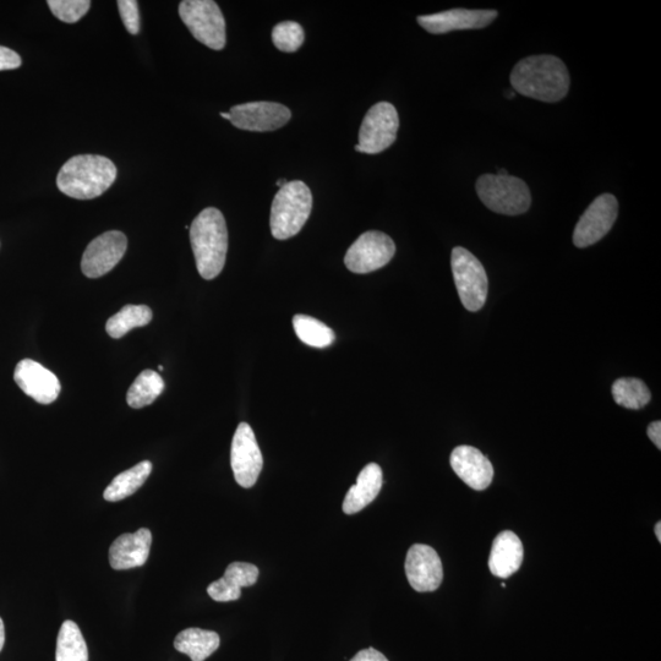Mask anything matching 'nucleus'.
<instances>
[{
    "mask_svg": "<svg viewBox=\"0 0 661 661\" xmlns=\"http://www.w3.org/2000/svg\"><path fill=\"white\" fill-rule=\"evenodd\" d=\"M513 90L546 103L564 100L570 90V74L555 56H532L516 64L511 74Z\"/></svg>",
    "mask_w": 661,
    "mask_h": 661,
    "instance_id": "f257e3e1",
    "label": "nucleus"
},
{
    "mask_svg": "<svg viewBox=\"0 0 661 661\" xmlns=\"http://www.w3.org/2000/svg\"><path fill=\"white\" fill-rule=\"evenodd\" d=\"M190 243L196 267L204 280L216 278L226 265L228 229L220 210L201 211L190 227Z\"/></svg>",
    "mask_w": 661,
    "mask_h": 661,
    "instance_id": "f03ea898",
    "label": "nucleus"
},
{
    "mask_svg": "<svg viewBox=\"0 0 661 661\" xmlns=\"http://www.w3.org/2000/svg\"><path fill=\"white\" fill-rule=\"evenodd\" d=\"M117 167L100 155H79L70 158L60 168L57 187L64 195L76 200L98 198L116 182Z\"/></svg>",
    "mask_w": 661,
    "mask_h": 661,
    "instance_id": "7ed1b4c3",
    "label": "nucleus"
},
{
    "mask_svg": "<svg viewBox=\"0 0 661 661\" xmlns=\"http://www.w3.org/2000/svg\"><path fill=\"white\" fill-rule=\"evenodd\" d=\"M313 210V195L307 184L294 180L278 191L271 206L272 236L286 240L297 236Z\"/></svg>",
    "mask_w": 661,
    "mask_h": 661,
    "instance_id": "20e7f679",
    "label": "nucleus"
},
{
    "mask_svg": "<svg viewBox=\"0 0 661 661\" xmlns=\"http://www.w3.org/2000/svg\"><path fill=\"white\" fill-rule=\"evenodd\" d=\"M477 194L489 210L500 215L517 216L532 205L531 191L522 179L484 174L477 182Z\"/></svg>",
    "mask_w": 661,
    "mask_h": 661,
    "instance_id": "39448f33",
    "label": "nucleus"
},
{
    "mask_svg": "<svg viewBox=\"0 0 661 661\" xmlns=\"http://www.w3.org/2000/svg\"><path fill=\"white\" fill-rule=\"evenodd\" d=\"M179 16L196 40L215 51L226 47V20L212 0H184Z\"/></svg>",
    "mask_w": 661,
    "mask_h": 661,
    "instance_id": "423d86ee",
    "label": "nucleus"
},
{
    "mask_svg": "<svg viewBox=\"0 0 661 661\" xmlns=\"http://www.w3.org/2000/svg\"><path fill=\"white\" fill-rule=\"evenodd\" d=\"M453 278L463 307L478 311L488 298V276L482 262L467 249L457 247L451 255Z\"/></svg>",
    "mask_w": 661,
    "mask_h": 661,
    "instance_id": "0eeeda50",
    "label": "nucleus"
},
{
    "mask_svg": "<svg viewBox=\"0 0 661 661\" xmlns=\"http://www.w3.org/2000/svg\"><path fill=\"white\" fill-rule=\"evenodd\" d=\"M400 118L389 102H379L369 109L359 130V144L355 151L376 155L384 152L397 139Z\"/></svg>",
    "mask_w": 661,
    "mask_h": 661,
    "instance_id": "6e6552de",
    "label": "nucleus"
},
{
    "mask_svg": "<svg viewBox=\"0 0 661 661\" xmlns=\"http://www.w3.org/2000/svg\"><path fill=\"white\" fill-rule=\"evenodd\" d=\"M395 254L396 245L387 234L369 231L362 234L348 249L344 264L349 271L364 275L382 269Z\"/></svg>",
    "mask_w": 661,
    "mask_h": 661,
    "instance_id": "1a4fd4ad",
    "label": "nucleus"
},
{
    "mask_svg": "<svg viewBox=\"0 0 661 661\" xmlns=\"http://www.w3.org/2000/svg\"><path fill=\"white\" fill-rule=\"evenodd\" d=\"M231 466L237 483L244 489L253 488L264 467V458L253 428L240 423L233 436Z\"/></svg>",
    "mask_w": 661,
    "mask_h": 661,
    "instance_id": "9d476101",
    "label": "nucleus"
},
{
    "mask_svg": "<svg viewBox=\"0 0 661 661\" xmlns=\"http://www.w3.org/2000/svg\"><path fill=\"white\" fill-rule=\"evenodd\" d=\"M617 216H619V202L615 196L600 195L579 218L573 233V243L577 248H587L598 243L613 228Z\"/></svg>",
    "mask_w": 661,
    "mask_h": 661,
    "instance_id": "9b49d317",
    "label": "nucleus"
},
{
    "mask_svg": "<svg viewBox=\"0 0 661 661\" xmlns=\"http://www.w3.org/2000/svg\"><path fill=\"white\" fill-rule=\"evenodd\" d=\"M128 248L125 234L111 231L92 240L81 260V270L86 277L100 278L107 275L123 259Z\"/></svg>",
    "mask_w": 661,
    "mask_h": 661,
    "instance_id": "f8f14e48",
    "label": "nucleus"
},
{
    "mask_svg": "<svg viewBox=\"0 0 661 661\" xmlns=\"http://www.w3.org/2000/svg\"><path fill=\"white\" fill-rule=\"evenodd\" d=\"M231 123L242 130L265 133L280 129L292 118L286 106L276 102H250L231 109Z\"/></svg>",
    "mask_w": 661,
    "mask_h": 661,
    "instance_id": "ddd939ff",
    "label": "nucleus"
},
{
    "mask_svg": "<svg viewBox=\"0 0 661 661\" xmlns=\"http://www.w3.org/2000/svg\"><path fill=\"white\" fill-rule=\"evenodd\" d=\"M406 575L414 591L434 592L444 579L442 562L431 546L415 544L408 550Z\"/></svg>",
    "mask_w": 661,
    "mask_h": 661,
    "instance_id": "4468645a",
    "label": "nucleus"
},
{
    "mask_svg": "<svg viewBox=\"0 0 661 661\" xmlns=\"http://www.w3.org/2000/svg\"><path fill=\"white\" fill-rule=\"evenodd\" d=\"M496 10L452 9L447 12L419 16L418 23L434 35L458 30H479L497 18Z\"/></svg>",
    "mask_w": 661,
    "mask_h": 661,
    "instance_id": "2eb2a0df",
    "label": "nucleus"
},
{
    "mask_svg": "<svg viewBox=\"0 0 661 661\" xmlns=\"http://www.w3.org/2000/svg\"><path fill=\"white\" fill-rule=\"evenodd\" d=\"M14 380L25 395L41 404L57 401L62 386L56 375L35 360L24 359L16 365Z\"/></svg>",
    "mask_w": 661,
    "mask_h": 661,
    "instance_id": "dca6fc26",
    "label": "nucleus"
},
{
    "mask_svg": "<svg viewBox=\"0 0 661 661\" xmlns=\"http://www.w3.org/2000/svg\"><path fill=\"white\" fill-rule=\"evenodd\" d=\"M450 463L458 478L471 489L483 491L493 483V464L475 447H456L451 453Z\"/></svg>",
    "mask_w": 661,
    "mask_h": 661,
    "instance_id": "f3484780",
    "label": "nucleus"
},
{
    "mask_svg": "<svg viewBox=\"0 0 661 661\" xmlns=\"http://www.w3.org/2000/svg\"><path fill=\"white\" fill-rule=\"evenodd\" d=\"M152 534L141 528L134 534H123L109 549V564L117 571L141 567L149 559Z\"/></svg>",
    "mask_w": 661,
    "mask_h": 661,
    "instance_id": "a211bd4d",
    "label": "nucleus"
},
{
    "mask_svg": "<svg viewBox=\"0 0 661 661\" xmlns=\"http://www.w3.org/2000/svg\"><path fill=\"white\" fill-rule=\"evenodd\" d=\"M258 579V567L247 562H233L225 576L210 584L207 593L215 602H234L242 597V588L254 586Z\"/></svg>",
    "mask_w": 661,
    "mask_h": 661,
    "instance_id": "6ab92c4d",
    "label": "nucleus"
},
{
    "mask_svg": "<svg viewBox=\"0 0 661 661\" xmlns=\"http://www.w3.org/2000/svg\"><path fill=\"white\" fill-rule=\"evenodd\" d=\"M524 550L521 539L511 531L497 535L489 557L490 572L495 577L508 578L520 570Z\"/></svg>",
    "mask_w": 661,
    "mask_h": 661,
    "instance_id": "aec40b11",
    "label": "nucleus"
},
{
    "mask_svg": "<svg viewBox=\"0 0 661 661\" xmlns=\"http://www.w3.org/2000/svg\"><path fill=\"white\" fill-rule=\"evenodd\" d=\"M382 488V469L379 464L370 463L359 473L357 484L348 490L343 501V512L355 515L370 505L380 494Z\"/></svg>",
    "mask_w": 661,
    "mask_h": 661,
    "instance_id": "412c9836",
    "label": "nucleus"
},
{
    "mask_svg": "<svg viewBox=\"0 0 661 661\" xmlns=\"http://www.w3.org/2000/svg\"><path fill=\"white\" fill-rule=\"evenodd\" d=\"M221 638L213 631L187 628L174 641L178 652L188 655L191 661H205L220 647Z\"/></svg>",
    "mask_w": 661,
    "mask_h": 661,
    "instance_id": "4be33fe9",
    "label": "nucleus"
},
{
    "mask_svg": "<svg viewBox=\"0 0 661 661\" xmlns=\"http://www.w3.org/2000/svg\"><path fill=\"white\" fill-rule=\"evenodd\" d=\"M152 468L154 466H152L150 461H142L136 464L135 467L128 469V471L120 473L107 486L103 497L109 502L127 499V497L135 494L145 484L147 478L152 473Z\"/></svg>",
    "mask_w": 661,
    "mask_h": 661,
    "instance_id": "5701e85b",
    "label": "nucleus"
},
{
    "mask_svg": "<svg viewBox=\"0 0 661 661\" xmlns=\"http://www.w3.org/2000/svg\"><path fill=\"white\" fill-rule=\"evenodd\" d=\"M152 318L154 314L146 305H125L107 321L106 330L114 340H119L131 330L149 325Z\"/></svg>",
    "mask_w": 661,
    "mask_h": 661,
    "instance_id": "b1692460",
    "label": "nucleus"
},
{
    "mask_svg": "<svg viewBox=\"0 0 661 661\" xmlns=\"http://www.w3.org/2000/svg\"><path fill=\"white\" fill-rule=\"evenodd\" d=\"M56 661H89V649L83 633L74 621H65L60 627Z\"/></svg>",
    "mask_w": 661,
    "mask_h": 661,
    "instance_id": "393cba45",
    "label": "nucleus"
},
{
    "mask_svg": "<svg viewBox=\"0 0 661 661\" xmlns=\"http://www.w3.org/2000/svg\"><path fill=\"white\" fill-rule=\"evenodd\" d=\"M165 390V381L154 370H145L130 386L127 395L129 407L140 409L154 403Z\"/></svg>",
    "mask_w": 661,
    "mask_h": 661,
    "instance_id": "a878e982",
    "label": "nucleus"
},
{
    "mask_svg": "<svg viewBox=\"0 0 661 661\" xmlns=\"http://www.w3.org/2000/svg\"><path fill=\"white\" fill-rule=\"evenodd\" d=\"M294 331L300 341L314 348L330 347L335 342V332L324 322L308 315H296L293 318Z\"/></svg>",
    "mask_w": 661,
    "mask_h": 661,
    "instance_id": "bb28decb",
    "label": "nucleus"
},
{
    "mask_svg": "<svg viewBox=\"0 0 661 661\" xmlns=\"http://www.w3.org/2000/svg\"><path fill=\"white\" fill-rule=\"evenodd\" d=\"M613 397L619 406L638 411L647 406L652 393L642 380L622 378L614 382Z\"/></svg>",
    "mask_w": 661,
    "mask_h": 661,
    "instance_id": "cd10ccee",
    "label": "nucleus"
},
{
    "mask_svg": "<svg viewBox=\"0 0 661 661\" xmlns=\"http://www.w3.org/2000/svg\"><path fill=\"white\" fill-rule=\"evenodd\" d=\"M304 30L302 25L294 21H283L272 30V41L281 52H297L304 43Z\"/></svg>",
    "mask_w": 661,
    "mask_h": 661,
    "instance_id": "c85d7f7f",
    "label": "nucleus"
},
{
    "mask_svg": "<svg viewBox=\"0 0 661 661\" xmlns=\"http://www.w3.org/2000/svg\"><path fill=\"white\" fill-rule=\"evenodd\" d=\"M49 9L63 23L75 24L89 12L90 0H48Z\"/></svg>",
    "mask_w": 661,
    "mask_h": 661,
    "instance_id": "c756f323",
    "label": "nucleus"
},
{
    "mask_svg": "<svg viewBox=\"0 0 661 661\" xmlns=\"http://www.w3.org/2000/svg\"><path fill=\"white\" fill-rule=\"evenodd\" d=\"M118 8L125 29L131 35H138L141 27L139 3L135 0H119Z\"/></svg>",
    "mask_w": 661,
    "mask_h": 661,
    "instance_id": "7c9ffc66",
    "label": "nucleus"
},
{
    "mask_svg": "<svg viewBox=\"0 0 661 661\" xmlns=\"http://www.w3.org/2000/svg\"><path fill=\"white\" fill-rule=\"evenodd\" d=\"M20 65L21 58L18 53L0 46V71L18 69Z\"/></svg>",
    "mask_w": 661,
    "mask_h": 661,
    "instance_id": "2f4dec72",
    "label": "nucleus"
},
{
    "mask_svg": "<svg viewBox=\"0 0 661 661\" xmlns=\"http://www.w3.org/2000/svg\"><path fill=\"white\" fill-rule=\"evenodd\" d=\"M351 661H389L384 654L374 648L360 650Z\"/></svg>",
    "mask_w": 661,
    "mask_h": 661,
    "instance_id": "473e14b6",
    "label": "nucleus"
},
{
    "mask_svg": "<svg viewBox=\"0 0 661 661\" xmlns=\"http://www.w3.org/2000/svg\"><path fill=\"white\" fill-rule=\"evenodd\" d=\"M648 436L649 439L653 441V444L661 449V423L653 422L648 426Z\"/></svg>",
    "mask_w": 661,
    "mask_h": 661,
    "instance_id": "72a5a7b5",
    "label": "nucleus"
},
{
    "mask_svg": "<svg viewBox=\"0 0 661 661\" xmlns=\"http://www.w3.org/2000/svg\"><path fill=\"white\" fill-rule=\"evenodd\" d=\"M5 643V627L4 622L0 619V652H2Z\"/></svg>",
    "mask_w": 661,
    "mask_h": 661,
    "instance_id": "f704fd0d",
    "label": "nucleus"
},
{
    "mask_svg": "<svg viewBox=\"0 0 661 661\" xmlns=\"http://www.w3.org/2000/svg\"><path fill=\"white\" fill-rule=\"evenodd\" d=\"M655 535H657L658 542H661V523L658 522L657 526H655Z\"/></svg>",
    "mask_w": 661,
    "mask_h": 661,
    "instance_id": "c9c22d12",
    "label": "nucleus"
},
{
    "mask_svg": "<svg viewBox=\"0 0 661 661\" xmlns=\"http://www.w3.org/2000/svg\"><path fill=\"white\" fill-rule=\"evenodd\" d=\"M287 183H288V182H287L286 179H280V180H278L277 185H278V187H280V189H281V188L284 187V185H286Z\"/></svg>",
    "mask_w": 661,
    "mask_h": 661,
    "instance_id": "e433bc0d",
    "label": "nucleus"
},
{
    "mask_svg": "<svg viewBox=\"0 0 661 661\" xmlns=\"http://www.w3.org/2000/svg\"><path fill=\"white\" fill-rule=\"evenodd\" d=\"M507 98H512L516 96L515 91H506L505 92Z\"/></svg>",
    "mask_w": 661,
    "mask_h": 661,
    "instance_id": "4c0bfd02",
    "label": "nucleus"
},
{
    "mask_svg": "<svg viewBox=\"0 0 661 661\" xmlns=\"http://www.w3.org/2000/svg\"><path fill=\"white\" fill-rule=\"evenodd\" d=\"M221 117L225 118V119L229 120V122H231V114L222 112Z\"/></svg>",
    "mask_w": 661,
    "mask_h": 661,
    "instance_id": "58836bf2",
    "label": "nucleus"
},
{
    "mask_svg": "<svg viewBox=\"0 0 661 661\" xmlns=\"http://www.w3.org/2000/svg\"><path fill=\"white\" fill-rule=\"evenodd\" d=\"M158 370L163 371V366L162 365L158 366Z\"/></svg>",
    "mask_w": 661,
    "mask_h": 661,
    "instance_id": "ea45409f",
    "label": "nucleus"
}]
</instances>
